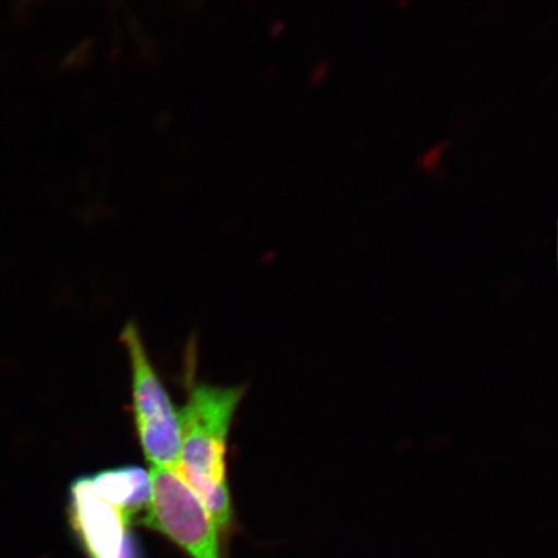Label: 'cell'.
Returning <instances> with one entry per match:
<instances>
[{"label": "cell", "instance_id": "obj_1", "mask_svg": "<svg viewBox=\"0 0 558 558\" xmlns=\"http://www.w3.org/2000/svg\"><path fill=\"white\" fill-rule=\"evenodd\" d=\"M244 393V386L195 384L179 413L181 449L173 471L197 495L220 533H227L233 520L227 480L228 437Z\"/></svg>", "mask_w": 558, "mask_h": 558}, {"label": "cell", "instance_id": "obj_2", "mask_svg": "<svg viewBox=\"0 0 558 558\" xmlns=\"http://www.w3.org/2000/svg\"><path fill=\"white\" fill-rule=\"evenodd\" d=\"M132 367V397L140 445L156 469H177L181 449L179 413L153 367L134 323L122 332Z\"/></svg>", "mask_w": 558, "mask_h": 558}, {"label": "cell", "instance_id": "obj_3", "mask_svg": "<svg viewBox=\"0 0 558 558\" xmlns=\"http://www.w3.org/2000/svg\"><path fill=\"white\" fill-rule=\"evenodd\" d=\"M151 495L138 523L177 544L191 558H221L219 527L177 472H149Z\"/></svg>", "mask_w": 558, "mask_h": 558}, {"label": "cell", "instance_id": "obj_4", "mask_svg": "<svg viewBox=\"0 0 558 558\" xmlns=\"http://www.w3.org/2000/svg\"><path fill=\"white\" fill-rule=\"evenodd\" d=\"M69 521L88 558H125L130 521L95 493L88 476L70 486Z\"/></svg>", "mask_w": 558, "mask_h": 558}, {"label": "cell", "instance_id": "obj_5", "mask_svg": "<svg viewBox=\"0 0 558 558\" xmlns=\"http://www.w3.org/2000/svg\"><path fill=\"white\" fill-rule=\"evenodd\" d=\"M89 480L95 493L120 509L130 522L149 504L150 474L143 466L122 465L96 473Z\"/></svg>", "mask_w": 558, "mask_h": 558}, {"label": "cell", "instance_id": "obj_6", "mask_svg": "<svg viewBox=\"0 0 558 558\" xmlns=\"http://www.w3.org/2000/svg\"><path fill=\"white\" fill-rule=\"evenodd\" d=\"M448 148V143H439L432 146V148L425 151L424 155L417 158V166L424 171L435 172L438 169L439 163H441L444 153Z\"/></svg>", "mask_w": 558, "mask_h": 558}, {"label": "cell", "instance_id": "obj_7", "mask_svg": "<svg viewBox=\"0 0 558 558\" xmlns=\"http://www.w3.org/2000/svg\"><path fill=\"white\" fill-rule=\"evenodd\" d=\"M331 72V62L329 60H323L319 64L313 69L311 82L313 86L320 85Z\"/></svg>", "mask_w": 558, "mask_h": 558}]
</instances>
